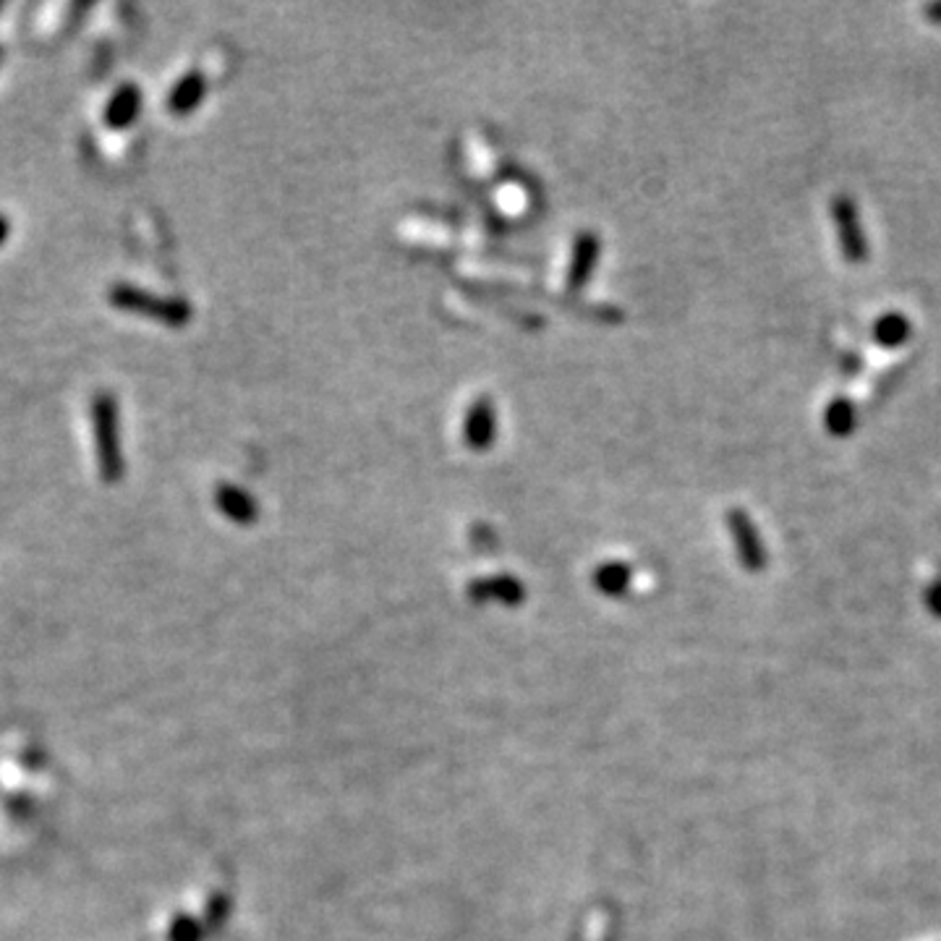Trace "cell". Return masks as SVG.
Segmentation results:
<instances>
[{"mask_svg": "<svg viewBox=\"0 0 941 941\" xmlns=\"http://www.w3.org/2000/svg\"><path fill=\"white\" fill-rule=\"evenodd\" d=\"M92 416H95V442L102 476L108 481L121 479L123 458L121 445H118L116 400L110 398V395H97L95 406H92Z\"/></svg>", "mask_w": 941, "mask_h": 941, "instance_id": "obj_1", "label": "cell"}, {"mask_svg": "<svg viewBox=\"0 0 941 941\" xmlns=\"http://www.w3.org/2000/svg\"><path fill=\"white\" fill-rule=\"evenodd\" d=\"M110 298H113V304L121 306V309L147 314V317L160 319V322H165V325L170 327H181L191 319V306L186 304V301H181V298H160L152 296V293L136 291V288H129V285H118Z\"/></svg>", "mask_w": 941, "mask_h": 941, "instance_id": "obj_2", "label": "cell"}, {"mask_svg": "<svg viewBox=\"0 0 941 941\" xmlns=\"http://www.w3.org/2000/svg\"><path fill=\"white\" fill-rule=\"evenodd\" d=\"M832 220L837 228V241H840L842 257L850 265H863L868 259V238L860 223V212L850 197L832 199Z\"/></svg>", "mask_w": 941, "mask_h": 941, "instance_id": "obj_3", "label": "cell"}, {"mask_svg": "<svg viewBox=\"0 0 941 941\" xmlns=\"http://www.w3.org/2000/svg\"><path fill=\"white\" fill-rule=\"evenodd\" d=\"M463 437H466V445L476 453H484L489 447L495 445L497 437V413H495V403L487 398V395H481V398L474 400V406L468 408L466 413V424H463Z\"/></svg>", "mask_w": 941, "mask_h": 941, "instance_id": "obj_4", "label": "cell"}, {"mask_svg": "<svg viewBox=\"0 0 941 941\" xmlns=\"http://www.w3.org/2000/svg\"><path fill=\"white\" fill-rule=\"evenodd\" d=\"M468 599L476 604L497 599V602L508 604V607H515V604H521L523 599H526V589H523V583L513 576L476 578V581H471V586H468Z\"/></svg>", "mask_w": 941, "mask_h": 941, "instance_id": "obj_5", "label": "cell"}, {"mask_svg": "<svg viewBox=\"0 0 941 941\" xmlns=\"http://www.w3.org/2000/svg\"><path fill=\"white\" fill-rule=\"evenodd\" d=\"M727 526H730L735 542H738L740 560L745 562V568H761L764 565V549H761L759 531L753 526V521L745 515V510H730L727 513Z\"/></svg>", "mask_w": 941, "mask_h": 941, "instance_id": "obj_6", "label": "cell"}, {"mask_svg": "<svg viewBox=\"0 0 941 941\" xmlns=\"http://www.w3.org/2000/svg\"><path fill=\"white\" fill-rule=\"evenodd\" d=\"M215 502L220 513L236 521L238 526H251L259 518L257 500L241 487H236V484H220L215 492Z\"/></svg>", "mask_w": 941, "mask_h": 941, "instance_id": "obj_7", "label": "cell"}, {"mask_svg": "<svg viewBox=\"0 0 941 941\" xmlns=\"http://www.w3.org/2000/svg\"><path fill=\"white\" fill-rule=\"evenodd\" d=\"M599 251H602V244H599L596 233H581L578 236L568 270V285L573 291L583 288L591 280V272H594L596 262H599Z\"/></svg>", "mask_w": 941, "mask_h": 941, "instance_id": "obj_8", "label": "cell"}, {"mask_svg": "<svg viewBox=\"0 0 941 941\" xmlns=\"http://www.w3.org/2000/svg\"><path fill=\"white\" fill-rule=\"evenodd\" d=\"M204 92H207V82H204V76L199 74V71L186 74L181 82L173 87V92H170V97H168L170 113H176V116H186V113H191V110H197Z\"/></svg>", "mask_w": 941, "mask_h": 941, "instance_id": "obj_9", "label": "cell"}, {"mask_svg": "<svg viewBox=\"0 0 941 941\" xmlns=\"http://www.w3.org/2000/svg\"><path fill=\"white\" fill-rule=\"evenodd\" d=\"M633 570L625 562H604L594 570V586L604 596H623L630 589Z\"/></svg>", "mask_w": 941, "mask_h": 941, "instance_id": "obj_10", "label": "cell"}, {"mask_svg": "<svg viewBox=\"0 0 941 941\" xmlns=\"http://www.w3.org/2000/svg\"><path fill=\"white\" fill-rule=\"evenodd\" d=\"M139 105H142V95H139V89L136 87H123L118 89L113 100L108 105V123L113 129H123V126H129L136 116H139Z\"/></svg>", "mask_w": 941, "mask_h": 941, "instance_id": "obj_11", "label": "cell"}, {"mask_svg": "<svg viewBox=\"0 0 941 941\" xmlns=\"http://www.w3.org/2000/svg\"><path fill=\"white\" fill-rule=\"evenodd\" d=\"M910 335V322L902 314H884L874 325V338L881 346L894 348L905 343Z\"/></svg>", "mask_w": 941, "mask_h": 941, "instance_id": "obj_12", "label": "cell"}, {"mask_svg": "<svg viewBox=\"0 0 941 941\" xmlns=\"http://www.w3.org/2000/svg\"><path fill=\"white\" fill-rule=\"evenodd\" d=\"M855 427V408L850 400L837 398L829 403L826 408V429L829 434H837V437H845V434L853 432Z\"/></svg>", "mask_w": 941, "mask_h": 941, "instance_id": "obj_13", "label": "cell"}, {"mask_svg": "<svg viewBox=\"0 0 941 941\" xmlns=\"http://www.w3.org/2000/svg\"><path fill=\"white\" fill-rule=\"evenodd\" d=\"M202 934L204 928L199 926V921L186 915L176 918V923L170 926V941H202Z\"/></svg>", "mask_w": 941, "mask_h": 941, "instance_id": "obj_14", "label": "cell"}, {"mask_svg": "<svg viewBox=\"0 0 941 941\" xmlns=\"http://www.w3.org/2000/svg\"><path fill=\"white\" fill-rule=\"evenodd\" d=\"M231 913V900L225 897V894H217L212 897L210 905H207V928H220L223 921Z\"/></svg>", "mask_w": 941, "mask_h": 941, "instance_id": "obj_15", "label": "cell"}, {"mask_svg": "<svg viewBox=\"0 0 941 941\" xmlns=\"http://www.w3.org/2000/svg\"><path fill=\"white\" fill-rule=\"evenodd\" d=\"M926 16H928V21H934V24H941V3H934V6H926Z\"/></svg>", "mask_w": 941, "mask_h": 941, "instance_id": "obj_16", "label": "cell"}, {"mask_svg": "<svg viewBox=\"0 0 941 941\" xmlns=\"http://www.w3.org/2000/svg\"><path fill=\"white\" fill-rule=\"evenodd\" d=\"M6 231H8L6 220H3V217H0V241H3V238H6Z\"/></svg>", "mask_w": 941, "mask_h": 941, "instance_id": "obj_17", "label": "cell"}]
</instances>
